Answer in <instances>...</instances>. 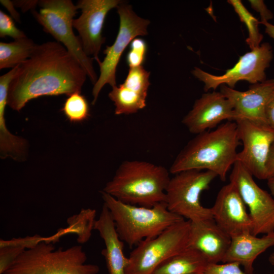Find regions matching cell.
Listing matches in <instances>:
<instances>
[{"label":"cell","instance_id":"obj_1","mask_svg":"<svg viewBox=\"0 0 274 274\" xmlns=\"http://www.w3.org/2000/svg\"><path fill=\"white\" fill-rule=\"evenodd\" d=\"M87 75L74 56L58 42L37 45L18 66L9 88L7 105L19 111L42 96L80 93Z\"/></svg>","mask_w":274,"mask_h":274},{"label":"cell","instance_id":"obj_2","mask_svg":"<svg viewBox=\"0 0 274 274\" xmlns=\"http://www.w3.org/2000/svg\"><path fill=\"white\" fill-rule=\"evenodd\" d=\"M240 144L236 123L228 121L213 130L196 134L179 152L169 171L175 175L190 169L210 170L225 181L236 161Z\"/></svg>","mask_w":274,"mask_h":274},{"label":"cell","instance_id":"obj_3","mask_svg":"<svg viewBox=\"0 0 274 274\" xmlns=\"http://www.w3.org/2000/svg\"><path fill=\"white\" fill-rule=\"evenodd\" d=\"M169 173L160 165L143 160H125L102 191L124 203L152 207L165 202Z\"/></svg>","mask_w":274,"mask_h":274},{"label":"cell","instance_id":"obj_4","mask_svg":"<svg viewBox=\"0 0 274 274\" xmlns=\"http://www.w3.org/2000/svg\"><path fill=\"white\" fill-rule=\"evenodd\" d=\"M101 193L120 238L130 247L185 220L169 211L165 202L145 207L124 203L103 191Z\"/></svg>","mask_w":274,"mask_h":274},{"label":"cell","instance_id":"obj_5","mask_svg":"<svg viewBox=\"0 0 274 274\" xmlns=\"http://www.w3.org/2000/svg\"><path fill=\"white\" fill-rule=\"evenodd\" d=\"M80 245L56 249L44 241L24 251L3 274H97L98 265L87 263Z\"/></svg>","mask_w":274,"mask_h":274},{"label":"cell","instance_id":"obj_6","mask_svg":"<svg viewBox=\"0 0 274 274\" xmlns=\"http://www.w3.org/2000/svg\"><path fill=\"white\" fill-rule=\"evenodd\" d=\"M39 12L32 11L35 19L46 32L63 45L79 62L87 77L94 84L98 78L93 65V58L84 52L80 40L73 31L74 17L78 10L71 0L39 1Z\"/></svg>","mask_w":274,"mask_h":274},{"label":"cell","instance_id":"obj_7","mask_svg":"<svg viewBox=\"0 0 274 274\" xmlns=\"http://www.w3.org/2000/svg\"><path fill=\"white\" fill-rule=\"evenodd\" d=\"M217 177L211 171L198 169L175 174L165 190V202L168 210L190 222L213 219L211 209L201 204L200 197Z\"/></svg>","mask_w":274,"mask_h":274},{"label":"cell","instance_id":"obj_8","mask_svg":"<svg viewBox=\"0 0 274 274\" xmlns=\"http://www.w3.org/2000/svg\"><path fill=\"white\" fill-rule=\"evenodd\" d=\"M190 221L184 220L141 242L128 257L126 274H153L164 261L189 246Z\"/></svg>","mask_w":274,"mask_h":274},{"label":"cell","instance_id":"obj_9","mask_svg":"<svg viewBox=\"0 0 274 274\" xmlns=\"http://www.w3.org/2000/svg\"><path fill=\"white\" fill-rule=\"evenodd\" d=\"M117 9L120 20L117 37L114 43L110 46H107L104 51L106 56L103 61H96L99 66L100 75L92 89L93 105L106 84H108L112 87L116 86V68L127 46L135 37L148 34L149 20L138 16L130 5L121 2L117 7Z\"/></svg>","mask_w":274,"mask_h":274},{"label":"cell","instance_id":"obj_10","mask_svg":"<svg viewBox=\"0 0 274 274\" xmlns=\"http://www.w3.org/2000/svg\"><path fill=\"white\" fill-rule=\"evenodd\" d=\"M273 58L270 45L263 43L256 48L241 56L236 64L222 75H214L195 67L193 75L204 84L206 91L216 90L222 85L234 89L237 82L246 81L252 84L265 81V70Z\"/></svg>","mask_w":274,"mask_h":274},{"label":"cell","instance_id":"obj_11","mask_svg":"<svg viewBox=\"0 0 274 274\" xmlns=\"http://www.w3.org/2000/svg\"><path fill=\"white\" fill-rule=\"evenodd\" d=\"M239 140L243 144L237 153L239 162L253 176L267 180L266 163L274 142V129L266 123L239 119L235 121Z\"/></svg>","mask_w":274,"mask_h":274},{"label":"cell","instance_id":"obj_12","mask_svg":"<svg viewBox=\"0 0 274 274\" xmlns=\"http://www.w3.org/2000/svg\"><path fill=\"white\" fill-rule=\"evenodd\" d=\"M252 174L236 161L229 177L249 210L252 233L257 236L274 232V199L255 182Z\"/></svg>","mask_w":274,"mask_h":274},{"label":"cell","instance_id":"obj_13","mask_svg":"<svg viewBox=\"0 0 274 274\" xmlns=\"http://www.w3.org/2000/svg\"><path fill=\"white\" fill-rule=\"evenodd\" d=\"M121 2L119 0H80L77 3L81 14L73 20V27L79 33L85 53L89 57L92 56L96 61L99 60L98 54L105 42L102 30L106 17Z\"/></svg>","mask_w":274,"mask_h":274},{"label":"cell","instance_id":"obj_14","mask_svg":"<svg viewBox=\"0 0 274 274\" xmlns=\"http://www.w3.org/2000/svg\"><path fill=\"white\" fill-rule=\"evenodd\" d=\"M246 207L236 187L230 182L221 188L210 209L215 222L231 238L252 232V221Z\"/></svg>","mask_w":274,"mask_h":274},{"label":"cell","instance_id":"obj_15","mask_svg":"<svg viewBox=\"0 0 274 274\" xmlns=\"http://www.w3.org/2000/svg\"><path fill=\"white\" fill-rule=\"evenodd\" d=\"M229 100L221 92L203 94L184 116L182 123L192 133L199 134L215 127L224 120H234Z\"/></svg>","mask_w":274,"mask_h":274},{"label":"cell","instance_id":"obj_16","mask_svg":"<svg viewBox=\"0 0 274 274\" xmlns=\"http://www.w3.org/2000/svg\"><path fill=\"white\" fill-rule=\"evenodd\" d=\"M220 86V92L232 106L234 121L243 119L267 124L265 108L274 91L273 79L252 84L245 91L236 90L225 85Z\"/></svg>","mask_w":274,"mask_h":274},{"label":"cell","instance_id":"obj_17","mask_svg":"<svg viewBox=\"0 0 274 274\" xmlns=\"http://www.w3.org/2000/svg\"><path fill=\"white\" fill-rule=\"evenodd\" d=\"M149 76L142 66L130 68L124 82L112 87L109 97L114 102L116 115L133 114L146 107Z\"/></svg>","mask_w":274,"mask_h":274},{"label":"cell","instance_id":"obj_18","mask_svg":"<svg viewBox=\"0 0 274 274\" xmlns=\"http://www.w3.org/2000/svg\"><path fill=\"white\" fill-rule=\"evenodd\" d=\"M231 241L213 219L190 222L189 247L200 252L209 264L222 262Z\"/></svg>","mask_w":274,"mask_h":274},{"label":"cell","instance_id":"obj_19","mask_svg":"<svg viewBox=\"0 0 274 274\" xmlns=\"http://www.w3.org/2000/svg\"><path fill=\"white\" fill-rule=\"evenodd\" d=\"M94 230L98 232L105 244L101 254L109 274H126L128 257L124 254V242L120 238L110 213L104 204L95 221Z\"/></svg>","mask_w":274,"mask_h":274},{"label":"cell","instance_id":"obj_20","mask_svg":"<svg viewBox=\"0 0 274 274\" xmlns=\"http://www.w3.org/2000/svg\"><path fill=\"white\" fill-rule=\"evenodd\" d=\"M274 246V232L257 237L245 233L231 237L229 247L222 263L236 262L243 266L245 272L253 274V263L257 257Z\"/></svg>","mask_w":274,"mask_h":274},{"label":"cell","instance_id":"obj_21","mask_svg":"<svg viewBox=\"0 0 274 274\" xmlns=\"http://www.w3.org/2000/svg\"><path fill=\"white\" fill-rule=\"evenodd\" d=\"M209 264L200 252L188 246L162 263L153 274L203 273Z\"/></svg>","mask_w":274,"mask_h":274},{"label":"cell","instance_id":"obj_22","mask_svg":"<svg viewBox=\"0 0 274 274\" xmlns=\"http://www.w3.org/2000/svg\"><path fill=\"white\" fill-rule=\"evenodd\" d=\"M37 44L25 37L9 43H0V69L12 68L29 58Z\"/></svg>","mask_w":274,"mask_h":274},{"label":"cell","instance_id":"obj_23","mask_svg":"<svg viewBox=\"0 0 274 274\" xmlns=\"http://www.w3.org/2000/svg\"><path fill=\"white\" fill-rule=\"evenodd\" d=\"M96 211L92 209H83L80 212L67 219V226L59 229L60 236L67 234H75L79 244L87 242L94 229Z\"/></svg>","mask_w":274,"mask_h":274},{"label":"cell","instance_id":"obj_24","mask_svg":"<svg viewBox=\"0 0 274 274\" xmlns=\"http://www.w3.org/2000/svg\"><path fill=\"white\" fill-rule=\"evenodd\" d=\"M227 2L232 6L241 21L247 28L249 35L246 41L251 50L259 47L263 38L259 29L260 21L245 8L240 0H228Z\"/></svg>","mask_w":274,"mask_h":274},{"label":"cell","instance_id":"obj_25","mask_svg":"<svg viewBox=\"0 0 274 274\" xmlns=\"http://www.w3.org/2000/svg\"><path fill=\"white\" fill-rule=\"evenodd\" d=\"M62 111L67 119L73 122L82 121L89 116L88 102L80 93L69 95L64 103Z\"/></svg>","mask_w":274,"mask_h":274},{"label":"cell","instance_id":"obj_26","mask_svg":"<svg viewBox=\"0 0 274 274\" xmlns=\"http://www.w3.org/2000/svg\"><path fill=\"white\" fill-rule=\"evenodd\" d=\"M147 44L145 40L136 38L130 44L126 55V62L130 68L142 66L146 59Z\"/></svg>","mask_w":274,"mask_h":274},{"label":"cell","instance_id":"obj_27","mask_svg":"<svg viewBox=\"0 0 274 274\" xmlns=\"http://www.w3.org/2000/svg\"><path fill=\"white\" fill-rule=\"evenodd\" d=\"M44 241L50 242L49 237H44L39 234L28 235L23 237L12 238L9 239H1L0 248L14 246L19 247L25 251L36 247L40 243Z\"/></svg>","mask_w":274,"mask_h":274},{"label":"cell","instance_id":"obj_28","mask_svg":"<svg viewBox=\"0 0 274 274\" xmlns=\"http://www.w3.org/2000/svg\"><path fill=\"white\" fill-rule=\"evenodd\" d=\"M10 37L14 40L26 37L25 34L15 25L12 17L0 11V37Z\"/></svg>","mask_w":274,"mask_h":274},{"label":"cell","instance_id":"obj_29","mask_svg":"<svg viewBox=\"0 0 274 274\" xmlns=\"http://www.w3.org/2000/svg\"><path fill=\"white\" fill-rule=\"evenodd\" d=\"M24 251L17 247L0 248V274H3Z\"/></svg>","mask_w":274,"mask_h":274},{"label":"cell","instance_id":"obj_30","mask_svg":"<svg viewBox=\"0 0 274 274\" xmlns=\"http://www.w3.org/2000/svg\"><path fill=\"white\" fill-rule=\"evenodd\" d=\"M240 266L236 262L209 264L203 274H248L242 270Z\"/></svg>","mask_w":274,"mask_h":274},{"label":"cell","instance_id":"obj_31","mask_svg":"<svg viewBox=\"0 0 274 274\" xmlns=\"http://www.w3.org/2000/svg\"><path fill=\"white\" fill-rule=\"evenodd\" d=\"M249 2L251 7L259 13L261 18L260 22H268L273 18L272 13L267 8L263 1L249 0Z\"/></svg>","mask_w":274,"mask_h":274},{"label":"cell","instance_id":"obj_32","mask_svg":"<svg viewBox=\"0 0 274 274\" xmlns=\"http://www.w3.org/2000/svg\"><path fill=\"white\" fill-rule=\"evenodd\" d=\"M265 117L267 123L274 129V91L267 103Z\"/></svg>","mask_w":274,"mask_h":274},{"label":"cell","instance_id":"obj_33","mask_svg":"<svg viewBox=\"0 0 274 274\" xmlns=\"http://www.w3.org/2000/svg\"><path fill=\"white\" fill-rule=\"evenodd\" d=\"M266 169L268 179L274 176V142L270 148L266 163Z\"/></svg>","mask_w":274,"mask_h":274},{"label":"cell","instance_id":"obj_34","mask_svg":"<svg viewBox=\"0 0 274 274\" xmlns=\"http://www.w3.org/2000/svg\"><path fill=\"white\" fill-rule=\"evenodd\" d=\"M1 3L8 10L16 21L20 22L19 14L15 9L13 2L8 0H1Z\"/></svg>","mask_w":274,"mask_h":274},{"label":"cell","instance_id":"obj_35","mask_svg":"<svg viewBox=\"0 0 274 274\" xmlns=\"http://www.w3.org/2000/svg\"><path fill=\"white\" fill-rule=\"evenodd\" d=\"M14 5H16V6L21 7L22 10H28L29 9H32L33 10V8L35 7L36 5L39 3V1H29V2H13Z\"/></svg>","mask_w":274,"mask_h":274},{"label":"cell","instance_id":"obj_36","mask_svg":"<svg viewBox=\"0 0 274 274\" xmlns=\"http://www.w3.org/2000/svg\"><path fill=\"white\" fill-rule=\"evenodd\" d=\"M260 23L265 26V33L274 40V25L267 21L260 22Z\"/></svg>","mask_w":274,"mask_h":274},{"label":"cell","instance_id":"obj_37","mask_svg":"<svg viewBox=\"0 0 274 274\" xmlns=\"http://www.w3.org/2000/svg\"><path fill=\"white\" fill-rule=\"evenodd\" d=\"M267 185L271 194L274 196V176L267 180Z\"/></svg>","mask_w":274,"mask_h":274},{"label":"cell","instance_id":"obj_38","mask_svg":"<svg viewBox=\"0 0 274 274\" xmlns=\"http://www.w3.org/2000/svg\"><path fill=\"white\" fill-rule=\"evenodd\" d=\"M268 260L271 265H274V252L270 255Z\"/></svg>","mask_w":274,"mask_h":274},{"label":"cell","instance_id":"obj_39","mask_svg":"<svg viewBox=\"0 0 274 274\" xmlns=\"http://www.w3.org/2000/svg\"><path fill=\"white\" fill-rule=\"evenodd\" d=\"M198 274H203V273H198Z\"/></svg>","mask_w":274,"mask_h":274}]
</instances>
